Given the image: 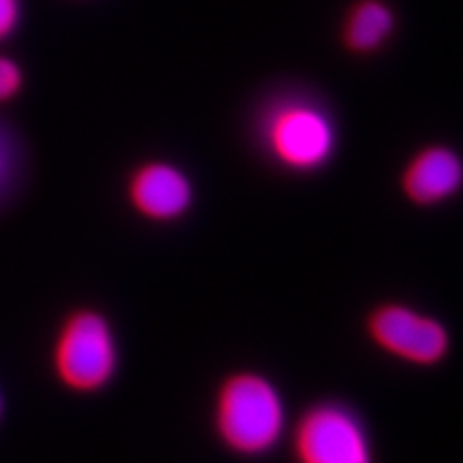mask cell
Listing matches in <instances>:
<instances>
[{
	"instance_id": "obj_11",
	"label": "cell",
	"mask_w": 463,
	"mask_h": 463,
	"mask_svg": "<svg viewBox=\"0 0 463 463\" xmlns=\"http://www.w3.org/2000/svg\"><path fill=\"white\" fill-rule=\"evenodd\" d=\"M5 396H3V390H0V421H3V417H5Z\"/></svg>"
},
{
	"instance_id": "obj_4",
	"label": "cell",
	"mask_w": 463,
	"mask_h": 463,
	"mask_svg": "<svg viewBox=\"0 0 463 463\" xmlns=\"http://www.w3.org/2000/svg\"><path fill=\"white\" fill-rule=\"evenodd\" d=\"M365 330L374 347L411 367H437L450 354L452 338L440 318L402 301L373 307Z\"/></svg>"
},
{
	"instance_id": "obj_6",
	"label": "cell",
	"mask_w": 463,
	"mask_h": 463,
	"mask_svg": "<svg viewBox=\"0 0 463 463\" xmlns=\"http://www.w3.org/2000/svg\"><path fill=\"white\" fill-rule=\"evenodd\" d=\"M126 199L141 219L156 224H170L190 213L195 201V190L192 178L178 165L153 158L129 172Z\"/></svg>"
},
{
	"instance_id": "obj_8",
	"label": "cell",
	"mask_w": 463,
	"mask_h": 463,
	"mask_svg": "<svg viewBox=\"0 0 463 463\" xmlns=\"http://www.w3.org/2000/svg\"><path fill=\"white\" fill-rule=\"evenodd\" d=\"M396 29V14L384 0H355L347 8L340 27V41L357 56L383 49Z\"/></svg>"
},
{
	"instance_id": "obj_9",
	"label": "cell",
	"mask_w": 463,
	"mask_h": 463,
	"mask_svg": "<svg viewBox=\"0 0 463 463\" xmlns=\"http://www.w3.org/2000/svg\"><path fill=\"white\" fill-rule=\"evenodd\" d=\"M25 74L18 61L0 54V105L10 103L16 99L24 90Z\"/></svg>"
},
{
	"instance_id": "obj_5",
	"label": "cell",
	"mask_w": 463,
	"mask_h": 463,
	"mask_svg": "<svg viewBox=\"0 0 463 463\" xmlns=\"http://www.w3.org/2000/svg\"><path fill=\"white\" fill-rule=\"evenodd\" d=\"M263 134L274 161L292 172L323 168L336 151V129L328 114L301 100L274 109Z\"/></svg>"
},
{
	"instance_id": "obj_3",
	"label": "cell",
	"mask_w": 463,
	"mask_h": 463,
	"mask_svg": "<svg viewBox=\"0 0 463 463\" xmlns=\"http://www.w3.org/2000/svg\"><path fill=\"white\" fill-rule=\"evenodd\" d=\"M296 463H374L373 439L355 410L344 402H317L292 430Z\"/></svg>"
},
{
	"instance_id": "obj_1",
	"label": "cell",
	"mask_w": 463,
	"mask_h": 463,
	"mask_svg": "<svg viewBox=\"0 0 463 463\" xmlns=\"http://www.w3.org/2000/svg\"><path fill=\"white\" fill-rule=\"evenodd\" d=\"M213 425L221 444L241 458L267 456L288 430V410L280 388L267 374H228L214 396Z\"/></svg>"
},
{
	"instance_id": "obj_10",
	"label": "cell",
	"mask_w": 463,
	"mask_h": 463,
	"mask_svg": "<svg viewBox=\"0 0 463 463\" xmlns=\"http://www.w3.org/2000/svg\"><path fill=\"white\" fill-rule=\"evenodd\" d=\"M24 16L22 0H0V41H6L18 32Z\"/></svg>"
},
{
	"instance_id": "obj_2",
	"label": "cell",
	"mask_w": 463,
	"mask_h": 463,
	"mask_svg": "<svg viewBox=\"0 0 463 463\" xmlns=\"http://www.w3.org/2000/svg\"><path fill=\"white\" fill-rule=\"evenodd\" d=\"M51 367L58 384L71 394L105 390L120 367L118 338L109 317L93 307L70 311L54 335Z\"/></svg>"
},
{
	"instance_id": "obj_7",
	"label": "cell",
	"mask_w": 463,
	"mask_h": 463,
	"mask_svg": "<svg viewBox=\"0 0 463 463\" xmlns=\"http://www.w3.org/2000/svg\"><path fill=\"white\" fill-rule=\"evenodd\" d=\"M463 165L448 145H427L415 151L403 165L400 187L411 205L430 209L450 201L461 187Z\"/></svg>"
}]
</instances>
